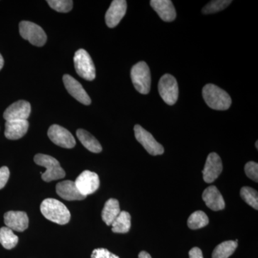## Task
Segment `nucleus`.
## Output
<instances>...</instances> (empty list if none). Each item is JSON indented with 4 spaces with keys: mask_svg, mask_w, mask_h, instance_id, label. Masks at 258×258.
Masks as SVG:
<instances>
[{
    "mask_svg": "<svg viewBox=\"0 0 258 258\" xmlns=\"http://www.w3.org/2000/svg\"><path fill=\"white\" fill-rule=\"evenodd\" d=\"M40 211L45 218L58 225H66L71 220L69 209L55 199H45L40 205Z\"/></svg>",
    "mask_w": 258,
    "mask_h": 258,
    "instance_id": "obj_1",
    "label": "nucleus"
},
{
    "mask_svg": "<svg viewBox=\"0 0 258 258\" xmlns=\"http://www.w3.org/2000/svg\"><path fill=\"white\" fill-rule=\"evenodd\" d=\"M204 99L210 108L217 111H225L232 104L228 93L214 84H207L203 90Z\"/></svg>",
    "mask_w": 258,
    "mask_h": 258,
    "instance_id": "obj_2",
    "label": "nucleus"
},
{
    "mask_svg": "<svg viewBox=\"0 0 258 258\" xmlns=\"http://www.w3.org/2000/svg\"><path fill=\"white\" fill-rule=\"evenodd\" d=\"M34 161L39 166H43L46 171L42 173V179L47 182L54 180L62 179L66 176L64 169L60 163L52 157L45 154H38L34 157Z\"/></svg>",
    "mask_w": 258,
    "mask_h": 258,
    "instance_id": "obj_3",
    "label": "nucleus"
},
{
    "mask_svg": "<svg viewBox=\"0 0 258 258\" xmlns=\"http://www.w3.org/2000/svg\"><path fill=\"white\" fill-rule=\"evenodd\" d=\"M131 77L137 91L144 95L149 93L152 79L150 69L145 62L142 61L134 64L131 71Z\"/></svg>",
    "mask_w": 258,
    "mask_h": 258,
    "instance_id": "obj_4",
    "label": "nucleus"
},
{
    "mask_svg": "<svg viewBox=\"0 0 258 258\" xmlns=\"http://www.w3.org/2000/svg\"><path fill=\"white\" fill-rule=\"evenodd\" d=\"M75 69L81 78L87 81L96 79V69L91 56L87 51L80 49L75 53Z\"/></svg>",
    "mask_w": 258,
    "mask_h": 258,
    "instance_id": "obj_5",
    "label": "nucleus"
},
{
    "mask_svg": "<svg viewBox=\"0 0 258 258\" xmlns=\"http://www.w3.org/2000/svg\"><path fill=\"white\" fill-rule=\"evenodd\" d=\"M159 94L163 101L169 106L175 104L179 97V87L174 76L165 74L161 78L158 86Z\"/></svg>",
    "mask_w": 258,
    "mask_h": 258,
    "instance_id": "obj_6",
    "label": "nucleus"
},
{
    "mask_svg": "<svg viewBox=\"0 0 258 258\" xmlns=\"http://www.w3.org/2000/svg\"><path fill=\"white\" fill-rule=\"evenodd\" d=\"M20 33L25 40H28L32 45L42 47L47 41V35L43 29L31 22L23 21L19 25Z\"/></svg>",
    "mask_w": 258,
    "mask_h": 258,
    "instance_id": "obj_7",
    "label": "nucleus"
},
{
    "mask_svg": "<svg viewBox=\"0 0 258 258\" xmlns=\"http://www.w3.org/2000/svg\"><path fill=\"white\" fill-rule=\"evenodd\" d=\"M136 139L143 146L149 154L152 156L161 155L164 154V149L154 137L140 125L134 126Z\"/></svg>",
    "mask_w": 258,
    "mask_h": 258,
    "instance_id": "obj_8",
    "label": "nucleus"
},
{
    "mask_svg": "<svg viewBox=\"0 0 258 258\" xmlns=\"http://www.w3.org/2000/svg\"><path fill=\"white\" fill-rule=\"evenodd\" d=\"M76 187L83 196L92 195L99 188L100 180L96 173L86 170L81 173L76 181Z\"/></svg>",
    "mask_w": 258,
    "mask_h": 258,
    "instance_id": "obj_9",
    "label": "nucleus"
},
{
    "mask_svg": "<svg viewBox=\"0 0 258 258\" xmlns=\"http://www.w3.org/2000/svg\"><path fill=\"white\" fill-rule=\"evenodd\" d=\"M50 140L56 145L66 149H72L76 146V139L67 129L59 125H51L47 132Z\"/></svg>",
    "mask_w": 258,
    "mask_h": 258,
    "instance_id": "obj_10",
    "label": "nucleus"
},
{
    "mask_svg": "<svg viewBox=\"0 0 258 258\" xmlns=\"http://www.w3.org/2000/svg\"><path fill=\"white\" fill-rule=\"evenodd\" d=\"M222 162L220 156L212 152L207 158L206 163L203 171V179L206 183H212L221 174Z\"/></svg>",
    "mask_w": 258,
    "mask_h": 258,
    "instance_id": "obj_11",
    "label": "nucleus"
},
{
    "mask_svg": "<svg viewBox=\"0 0 258 258\" xmlns=\"http://www.w3.org/2000/svg\"><path fill=\"white\" fill-rule=\"evenodd\" d=\"M62 80H63L64 87L75 99L86 106L91 104V98L88 96L86 91L83 89V86L79 81H76L70 75H64Z\"/></svg>",
    "mask_w": 258,
    "mask_h": 258,
    "instance_id": "obj_12",
    "label": "nucleus"
},
{
    "mask_svg": "<svg viewBox=\"0 0 258 258\" xmlns=\"http://www.w3.org/2000/svg\"><path fill=\"white\" fill-rule=\"evenodd\" d=\"M31 113L30 103L26 101H18L10 105L5 111L3 117L8 120H27Z\"/></svg>",
    "mask_w": 258,
    "mask_h": 258,
    "instance_id": "obj_13",
    "label": "nucleus"
},
{
    "mask_svg": "<svg viewBox=\"0 0 258 258\" xmlns=\"http://www.w3.org/2000/svg\"><path fill=\"white\" fill-rule=\"evenodd\" d=\"M127 3L125 0H114L106 12V23L110 28H113L119 24L126 13Z\"/></svg>",
    "mask_w": 258,
    "mask_h": 258,
    "instance_id": "obj_14",
    "label": "nucleus"
},
{
    "mask_svg": "<svg viewBox=\"0 0 258 258\" xmlns=\"http://www.w3.org/2000/svg\"><path fill=\"white\" fill-rule=\"evenodd\" d=\"M4 221L6 227L17 232H23L27 230L29 225L28 215L25 212H8L5 214Z\"/></svg>",
    "mask_w": 258,
    "mask_h": 258,
    "instance_id": "obj_15",
    "label": "nucleus"
},
{
    "mask_svg": "<svg viewBox=\"0 0 258 258\" xmlns=\"http://www.w3.org/2000/svg\"><path fill=\"white\" fill-rule=\"evenodd\" d=\"M203 200L207 206L213 211H220L225 208L223 197L215 186H209L203 191Z\"/></svg>",
    "mask_w": 258,
    "mask_h": 258,
    "instance_id": "obj_16",
    "label": "nucleus"
},
{
    "mask_svg": "<svg viewBox=\"0 0 258 258\" xmlns=\"http://www.w3.org/2000/svg\"><path fill=\"white\" fill-rule=\"evenodd\" d=\"M28 120H8L5 123V135L10 140L21 139L28 132Z\"/></svg>",
    "mask_w": 258,
    "mask_h": 258,
    "instance_id": "obj_17",
    "label": "nucleus"
},
{
    "mask_svg": "<svg viewBox=\"0 0 258 258\" xmlns=\"http://www.w3.org/2000/svg\"><path fill=\"white\" fill-rule=\"evenodd\" d=\"M56 191L61 198L67 201L83 200L86 197L83 196L76 187L75 181L66 180L56 185Z\"/></svg>",
    "mask_w": 258,
    "mask_h": 258,
    "instance_id": "obj_18",
    "label": "nucleus"
},
{
    "mask_svg": "<svg viewBox=\"0 0 258 258\" xmlns=\"http://www.w3.org/2000/svg\"><path fill=\"white\" fill-rule=\"evenodd\" d=\"M150 5L164 22L169 23L175 20V8L170 0H152Z\"/></svg>",
    "mask_w": 258,
    "mask_h": 258,
    "instance_id": "obj_19",
    "label": "nucleus"
},
{
    "mask_svg": "<svg viewBox=\"0 0 258 258\" xmlns=\"http://www.w3.org/2000/svg\"><path fill=\"white\" fill-rule=\"evenodd\" d=\"M120 212L119 203L115 199H109L105 204L101 216L107 225H111Z\"/></svg>",
    "mask_w": 258,
    "mask_h": 258,
    "instance_id": "obj_20",
    "label": "nucleus"
},
{
    "mask_svg": "<svg viewBox=\"0 0 258 258\" xmlns=\"http://www.w3.org/2000/svg\"><path fill=\"white\" fill-rule=\"evenodd\" d=\"M76 134L81 143L90 152L96 153V154L102 152L101 144L87 131L84 129H79L76 132Z\"/></svg>",
    "mask_w": 258,
    "mask_h": 258,
    "instance_id": "obj_21",
    "label": "nucleus"
},
{
    "mask_svg": "<svg viewBox=\"0 0 258 258\" xmlns=\"http://www.w3.org/2000/svg\"><path fill=\"white\" fill-rule=\"evenodd\" d=\"M111 226L112 231L115 233H127L131 228L130 214L125 211H120Z\"/></svg>",
    "mask_w": 258,
    "mask_h": 258,
    "instance_id": "obj_22",
    "label": "nucleus"
},
{
    "mask_svg": "<svg viewBox=\"0 0 258 258\" xmlns=\"http://www.w3.org/2000/svg\"><path fill=\"white\" fill-rule=\"evenodd\" d=\"M237 245V242L233 240L222 242L214 249L212 258H229L235 252Z\"/></svg>",
    "mask_w": 258,
    "mask_h": 258,
    "instance_id": "obj_23",
    "label": "nucleus"
},
{
    "mask_svg": "<svg viewBox=\"0 0 258 258\" xmlns=\"http://www.w3.org/2000/svg\"><path fill=\"white\" fill-rule=\"evenodd\" d=\"M19 238L15 235L13 230L8 227H3L0 229V243L5 249L14 248L18 244Z\"/></svg>",
    "mask_w": 258,
    "mask_h": 258,
    "instance_id": "obj_24",
    "label": "nucleus"
},
{
    "mask_svg": "<svg viewBox=\"0 0 258 258\" xmlns=\"http://www.w3.org/2000/svg\"><path fill=\"white\" fill-rule=\"evenodd\" d=\"M209 224L208 215L203 211H196L190 215L187 225L191 230L203 228Z\"/></svg>",
    "mask_w": 258,
    "mask_h": 258,
    "instance_id": "obj_25",
    "label": "nucleus"
},
{
    "mask_svg": "<svg viewBox=\"0 0 258 258\" xmlns=\"http://www.w3.org/2000/svg\"><path fill=\"white\" fill-rule=\"evenodd\" d=\"M241 198L247 205L252 208L258 209V195L257 191L249 186H244L240 190Z\"/></svg>",
    "mask_w": 258,
    "mask_h": 258,
    "instance_id": "obj_26",
    "label": "nucleus"
},
{
    "mask_svg": "<svg viewBox=\"0 0 258 258\" xmlns=\"http://www.w3.org/2000/svg\"><path fill=\"white\" fill-rule=\"evenodd\" d=\"M231 3H232L231 0H215V1L210 2L208 5L204 7L203 13L205 15H209L218 13L225 10Z\"/></svg>",
    "mask_w": 258,
    "mask_h": 258,
    "instance_id": "obj_27",
    "label": "nucleus"
},
{
    "mask_svg": "<svg viewBox=\"0 0 258 258\" xmlns=\"http://www.w3.org/2000/svg\"><path fill=\"white\" fill-rule=\"evenodd\" d=\"M47 3L51 8L59 13H69L74 5V2L71 0H48Z\"/></svg>",
    "mask_w": 258,
    "mask_h": 258,
    "instance_id": "obj_28",
    "label": "nucleus"
},
{
    "mask_svg": "<svg viewBox=\"0 0 258 258\" xmlns=\"http://www.w3.org/2000/svg\"><path fill=\"white\" fill-rule=\"evenodd\" d=\"M244 171L246 175L248 176L249 179L257 182L258 180V165L257 163L254 161H249L244 166Z\"/></svg>",
    "mask_w": 258,
    "mask_h": 258,
    "instance_id": "obj_29",
    "label": "nucleus"
},
{
    "mask_svg": "<svg viewBox=\"0 0 258 258\" xmlns=\"http://www.w3.org/2000/svg\"><path fill=\"white\" fill-rule=\"evenodd\" d=\"M91 258H120L105 248L95 249L91 254Z\"/></svg>",
    "mask_w": 258,
    "mask_h": 258,
    "instance_id": "obj_30",
    "label": "nucleus"
},
{
    "mask_svg": "<svg viewBox=\"0 0 258 258\" xmlns=\"http://www.w3.org/2000/svg\"><path fill=\"white\" fill-rule=\"evenodd\" d=\"M10 177V170L7 166L0 168V189L5 187Z\"/></svg>",
    "mask_w": 258,
    "mask_h": 258,
    "instance_id": "obj_31",
    "label": "nucleus"
},
{
    "mask_svg": "<svg viewBox=\"0 0 258 258\" xmlns=\"http://www.w3.org/2000/svg\"><path fill=\"white\" fill-rule=\"evenodd\" d=\"M189 258H204L203 252L199 247H193L189 252Z\"/></svg>",
    "mask_w": 258,
    "mask_h": 258,
    "instance_id": "obj_32",
    "label": "nucleus"
},
{
    "mask_svg": "<svg viewBox=\"0 0 258 258\" xmlns=\"http://www.w3.org/2000/svg\"><path fill=\"white\" fill-rule=\"evenodd\" d=\"M139 258H152V256L150 255L146 251H142L139 254Z\"/></svg>",
    "mask_w": 258,
    "mask_h": 258,
    "instance_id": "obj_33",
    "label": "nucleus"
},
{
    "mask_svg": "<svg viewBox=\"0 0 258 258\" xmlns=\"http://www.w3.org/2000/svg\"><path fill=\"white\" fill-rule=\"evenodd\" d=\"M3 66H4V59H3V56L0 54V71L3 69Z\"/></svg>",
    "mask_w": 258,
    "mask_h": 258,
    "instance_id": "obj_34",
    "label": "nucleus"
},
{
    "mask_svg": "<svg viewBox=\"0 0 258 258\" xmlns=\"http://www.w3.org/2000/svg\"><path fill=\"white\" fill-rule=\"evenodd\" d=\"M257 143L258 142H256V149H258V147H257Z\"/></svg>",
    "mask_w": 258,
    "mask_h": 258,
    "instance_id": "obj_35",
    "label": "nucleus"
}]
</instances>
